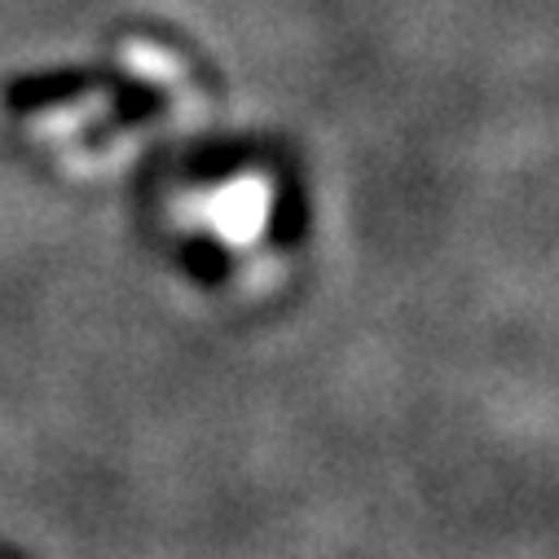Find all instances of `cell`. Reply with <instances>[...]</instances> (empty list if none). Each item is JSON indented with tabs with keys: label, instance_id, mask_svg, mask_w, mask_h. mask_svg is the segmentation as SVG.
Segmentation results:
<instances>
[{
	"label": "cell",
	"instance_id": "6da1fadb",
	"mask_svg": "<svg viewBox=\"0 0 559 559\" xmlns=\"http://www.w3.org/2000/svg\"><path fill=\"white\" fill-rule=\"evenodd\" d=\"M269 212V186L255 181V177H242V181H229L221 186L216 194H207V216H212V229L229 242H251L260 234V221Z\"/></svg>",
	"mask_w": 559,
	"mask_h": 559
}]
</instances>
